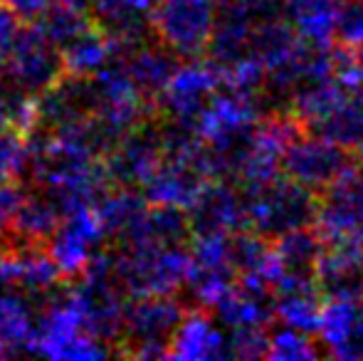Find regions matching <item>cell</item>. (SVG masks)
Returning <instances> with one entry per match:
<instances>
[{
    "instance_id": "obj_21",
    "label": "cell",
    "mask_w": 363,
    "mask_h": 361,
    "mask_svg": "<svg viewBox=\"0 0 363 361\" xmlns=\"http://www.w3.org/2000/svg\"><path fill=\"white\" fill-rule=\"evenodd\" d=\"M89 15L121 50L139 43L151 20L153 0H84Z\"/></svg>"
},
{
    "instance_id": "obj_14",
    "label": "cell",
    "mask_w": 363,
    "mask_h": 361,
    "mask_svg": "<svg viewBox=\"0 0 363 361\" xmlns=\"http://www.w3.org/2000/svg\"><path fill=\"white\" fill-rule=\"evenodd\" d=\"M314 334L321 354L334 359H363V289H331L321 299Z\"/></svg>"
},
{
    "instance_id": "obj_19",
    "label": "cell",
    "mask_w": 363,
    "mask_h": 361,
    "mask_svg": "<svg viewBox=\"0 0 363 361\" xmlns=\"http://www.w3.org/2000/svg\"><path fill=\"white\" fill-rule=\"evenodd\" d=\"M161 159H163L161 134L136 126L134 131L121 136L111 146V154L106 159V169H109L111 179L121 181L124 186L141 188L144 181L153 174V169L161 164Z\"/></svg>"
},
{
    "instance_id": "obj_27",
    "label": "cell",
    "mask_w": 363,
    "mask_h": 361,
    "mask_svg": "<svg viewBox=\"0 0 363 361\" xmlns=\"http://www.w3.org/2000/svg\"><path fill=\"white\" fill-rule=\"evenodd\" d=\"M60 221H62V211L45 191H38L33 196L23 193L18 211H15L13 231L25 243H45L55 233Z\"/></svg>"
},
{
    "instance_id": "obj_29",
    "label": "cell",
    "mask_w": 363,
    "mask_h": 361,
    "mask_svg": "<svg viewBox=\"0 0 363 361\" xmlns=\"http://www.w3.org/2000/svg\"><path fill=\"white\" fill-rule=\"evenodd\" d=\"M321 357L319 344L314 342L309 332H301L294 327H279L267 332V349L264 359L272 361H314Z\"/></svg>"
},
{
    "instance_id": "obj_18",
    "label": "cell",
    "mask_w": 363,
    "mask_h": 361,
    "mask_svg": "<svg viewBox=\"0 0 363 361\" xmlns=\"http://www.w3.org/2000/svg\"><path fill=\"white\" fill-rule=\"evenodd\" d=\"M168 359L176 361H218L228 359V332L220 327L216 317L203 309L183 312L181 322L176 324L166 349Z\"/></svg>"
},
{
    "instance_id": "obj_25",
    "label": "cell",
    "mask_w": 363,
    "mask_h": 361,
    "mask_svg": "<svg viewBox=\"0 0 363 361\" xmlns=\"http://www.w3.org/2000/svg\"><path fill=\"white\" fill-rule=\"evenodd\" d=\"M13 274L15 289L28 297H48L62 277L50 252L43 250L40 243H23L20 248H13Z\"/></svg>"
},
{
    "instance_id": "obj_24",
    "label": "cell",
    "mask_w": 363,
    "mask_h": 361,
    "mask_svg": "<svg viewBox=\"0 0 363 361\" xmlns=\"http://www.w3.org/2000/svg\"><path fill=\"white\" fill-rule=\"evenodd\" d=\"M38 327L33 297L18 289H0V357L30 352Z\"/></svg>"
},
{
    "instance_id": "obj_16",
    "label": "cell",
    "mask_w": 363,
    "mask_h": 361,
    "mask_svg": "<svg viewBox=\"0 0 363 361\" xmlns=\"http://www.w3.org/2000/svg\"><path fill=\"white\" fill-rule=\"evenodd\" d=\"M109 235H106L94 206H82L62 216L55 233L48 238V252L62 277H77L99 255L101 243Z\"/></svg>"
},
{
    "instance_id": "obj_9",
    "label": "cell",
    "mask_w": 363,
    "mask_h": 361,
    "mask_svg": "<svg viewBox=\"0 0 363 361\" xmlns=\"http://www.w3.org/2000/svg\"><path fill=\"white\" fill-rule=\"evenodd\" d=\"M183 317V307L173 294H136L124 304L121 337L129 354L139 359L166 357L168 339Z\"/></svg>"
},
{
    "instance_id": "obj_37",
    "label": "cell",
    "mask_w": 363,
    "mask_h": 361,
    "mask_svg": "<svg viewBox=\"0 0 363 361\" xmlns=\"http://www.w3.org/2000/svg\"><path fill=\"white\" fill-rule=\"evenodd\" d=\"M359 282L363 287V248H361V260H359Z\"/></svg>"
},
{
    "instance_id": "obj_20",
    "label": "cell",
    "mask_w": 363,
    "mask_h": 361,
    "mask_svg": "<svg viewBox=\"0 0 363 361\" xmlns=\"http://www.w3.org/2000/svg\"><path fill=\"white\" fill-rule=\"evenodd\" d=\"M57 50L65 72L72 79H86L104 70L111 60L119 57L121 45L94 23L65 45H60Z\"/></svg>"
},
{
    "instance_id": "obj_8",
    "label": "cell",
    "mask_w": 363,
    "mask_h": 361,
    "mask_svg": "<svg viewBox=\"0 0 363 361\" xmlns=\"http://www.w3.org/2000/svg\"><path fill=\"white\" fill-rule=\"evenodd\" d=\"M220 0H153L148 28L176 57H198L208 50Z\"/></svg>"
},
{
    "instance_id": "obj_13",
    "label": "cell",
    "mask_w": 363,
    "mask_h": 361,
    "mask_svg": "<svg viewBox=\"0 0 363 361\" xmlns=\"http://www.w3.org/2000/svg\"><path fill=\"white\" fill-rule=\"evenodd\" d=\"M220 89H223L220 67L213 60H201L198 55V57H186V62H176L156 101L171 116L173 124L191 126V121Z\"/></svg>"
},
{
    "instance_id": "obj_6",
    "label": "cell",
    "mask_w": 363,
    "mask_h": 361,
    "mask_svg": "<svg viewBox=\"0 0 363 361\" xmlns=\"http://www.w3.org/2000/svg\"><path fill=\"white\" fill-rule=\"evenodd\" d=\"M296 136L294 121L287 116L259 119L242 141L225 159L223 176L238 181V186L252 188L282 176V161L291 139Z\"/></svg>"
},
{
    "instance_id": "obj_26",
    "label": "cell",
    "mask_w": 363,
    "mask_h": 361,
    "mask_svg": "<svg viewBox=\"0 0 363 361\" xmlns=\"http://www.w3.org/2000/svg\"><path fill=\"white\" fill-rule=\"evenodd\" d=\"M124 67L129 70V74L134 77L136 87L144 91L148 99H156L158 91L163 89L168 74L176 67V55L168 52L161 43L158 45H141L134 43L124 60Z\"/></svg>"
},
{
    "instance_id": "obj_5",
    "label": "cell",
    "mask_w": 363,
    "mask_h": 361,
    "mask_svg": "<svg viewBox=\"0 0 363 361\" xmlns=\"http://www.w3.org/2000/svg\"><path fill=\"white\" fill-rule=\"evenodd\" d=\"M111 270L124 292L136 294H176L186 287L188 245L183 243H136L124 245Z\"/></svg>"
},
{
    "instance_id": "obj_12",
    "label": "cell",
    "mask_w": 363,
    "mask_h": 361,
    "mask_svg": "<svg viewBox=\"0 0 363 361\" xmlns=\"http://www.w3.org/2000/svg\"><path fill=\"white\" fill-rule=\"evenodd\" d=\"M311 223L324 245H363V181L351 166L324 191Z\"/></svg>"
},
{
    "instance_id": "obj_30",
    "label": "cell",
    "mask_w": 363,
    "mask_h": 361,
    "mask_svg": "<svg viewBox=\"0 0 363 361\" xmlns=\"http://www.w3.org/2000/svg\"><path fill=\"white\" fill-rule=\"evenodd\" d=\"M33 126H38V96L23 94L8 79H0V129L28 134Z\"/></svg>"
},
{
    "instance_id": "obj_10",
    "label": "cell",
    "mask_w": 363,
    "mask_h": 361,
    "mask_svg": "<svg viewBox=\"0 0 363 361\" xmlns=\"http://www.w3.org/2000/svg\"><path fill=\"white\" fill-rule=\"evenodd\" d=\"M3 72L18 91L40 96L62 79L65 70L57 45L38 25H33L18 30V38L3 62Z\"/></svg>"
},
{
    "instance_id": "obj_34",
    "label": "cell",
    "mask_w": 363,
    "mask_h": 361,
    "mask_svg": "<svg viewBox=\"0 0 363 361\" xmlns=\"http://www.w3.org/2000/svg\"><path fill=\"white\" fill-rule=\"evenodd\" d=\"M3 5L18 20H35V23H38V20L52 8L55 0H3Z\"/></svg>"
},
{
    "instance_id": "obj_23",
    "label": "cell",
    "mask_w": 363,
    "mask_h": 361,
    "mask_svg": "<svg viewBox=\"0 0 363 361\" xmlns=\"http://www.w3.org/2000/svg\"><path fill=\"white\" fill-rule=\"evenodd\" d=\"M339 0H284L287 23L309 48H334L341 13Z\"/></svg>"
},
{
    "instance_id": "obj_33",
    "label": "cell",
    "mask_w": 363,
    "mask_h": 361,
    "mask_svg": "<svg viewBox=\"0 0 363 361\" xmlns=\"http://www.w3.org/2000/svg\"><path fill=\"white\" fill-rule=\"evenodd\" d=\"M20 196H23V191L15 188L13 183H10V186H0V243L13 231V221H15V211H18V206H20Z\"/></svg>"
},
{
    "instance_id": "obj_4",
    "label": "cell",
    "mask_w": 363,
    "mask_h": 361,
    "mask_svg": "<svg viewBox=\"0 0 363 361\" xmlns=\"http://www.w3.org/2000/svg\"><path fill=\"white\" fill-rule=\"evenodd\" d=\"M259 119H262V106L257 94L223 87L191 121L188 129L208 149L213 179H223L225 159Z\"/></svg>"
},
{
    "instance_id": "obj_31",
    "label": "cell",
    "mask_w": 363,
    "mask_h": 361,
    "mask_svg": "<svg viewBox=\"0 0 363 361\" xmlns=\"http://www.w3.org/2000/svg\"><path fill=\"white\" fill-rule=\"evenodd\" d=\"M33 144L18 129H0V186H10L30 169Z\"/></svg>"
},
{
    "instance_id": "obj_3",
    "label": "cell",
    "mask_w": 363,
    "mask_h": 361,
    "mask_svg": "<svg viewBox=\"0 0 363 361\" xmlns=\"http://www.w3.org/2000/svg\"><path fill=\"white\" fill-rule=\"evenodd\" d=\"M84 96L89 106V121L101 146L111 149L121 136L141 126L146 111V96L136 87L134 77L121 60H111L104 70L86 77Z\"/></svg>"
},
{
    "instance_id": "obj_17",
    "label": "cell",
    "mask_w": 363,
    "mask_h": 361,
    "mask_svg": "<svg viewBox=\"0 0 363 361\" xmlns=\"http://www.w3.org/2000/svg\"><path fill=\"white\" fill-rule=\"evenodd\" d=\"M188 231L196 233H218V235H238L247 231V211L245 196L235 186L218 179H211L201 196L186 211Z\"/></svg>"
},
{
    "instance_id": "obj_28",
    "label": "cell",
    "mask_w": 363,
    "mask_h": 361,
    "mask_svg": "<svg viewBox=\"0 0 363 361\" xmlns=\"http://www.w3.org/2000/svg\"><path fill=\"white\" fill-rule=\"evenodd\" d=\"M272 245L284 272H311L324 243L316 233H309V228H296L272 238Z\"/></svg>"
},
{
    "instance_id": "obj_36",
    "label": "cell",
    "mask_w": 363,
    "mask_h": 361,
    "mask_svg": "<svg viewBox=\"0 0 363 361\" xmlns=\"http://www.w3.org/2000/svg\"><path fill=\"white\" fill-rule=\"evenodd\" d=\"M351 171H354V174L363 181V144L356 146V159L351 161Z\"/></svg>"
},
{
    "instance_id": "obj_32",
    "label": "cell",
    "mask_w": 363,
    "mask_h": 361,
    "mask_svg": "<svg viewBox=\"0 0 363 361\" xmlns=\"http://www.w3.org/2000/svg\"><path fill=\"white\" fill-rule=\"evenodd\" d=\"M336 40L341 48L363 52V0H346V5H341Z\"/></svg>"
},
{
    "instance_id": "obj_15",
    "label": "cell",
    "mask_w": 363,
    "mask_h": 361,
    "mask_svg": "<svg viewBox=\"0 0 363 361\" xmlns=\"http://www.w3.org/2000/svg\"><path fill=\"white\" fill-rule=\"evenodd\" d=\"M351 166L349 149L311 131L309 136H294L284 154L282 174L311 193H324Z\"/></svg>"
},
{
    "instance_id": "obj_7",
    "label": "cell",
    "mask_w": 363,
    "mask_h": 361,
    "mask_svg": "<svg viewBox=\"0 0 363 361\" xmlns=\"http://www.w3.org/2000/svg\"><path fill=\"white\" fill-rule=\"evenodd\" d=\"M245 211L247 228L259 235L277 238L282 233L309 228L314 221L316 198L304 186L294 183L287 176L245 188Z\"/></svg>"
},
{
    "instance_id": "obj_22",
    "label": "cell",
    "mask_w": 363,
    "mask_h": 361,
    "mask_svg": "<svg viewBox=\"0 0 363 361\" xmlns=\"http://www.w3.org/2000/svg\"><path fill=\"white\" fill-rule=\"evenodd\" d=\"M218 322L225 332H259L272 327L269 294L235 282L233 289L216 304Z\"/></svg>"
},
{
    "instance_id": "obj_1",
    "label": "cell",
    "mask_w": 363,
    "mask_h": 361,
    "mask_svg": "<svg viewBox=\"0 0 363 361\" xmlns=\"http://www.w3.org/2000/svg\"><path fill=\"white\" fill-rule=\"evenodd\" d=\"M289 101L294 119L311 131L344 149L363 144V87H346L329 74L296 87Z\"/></svg>"
},
{
    "instance_id": "obj_11",
    "label": "cell",
    "mask_w": 363,
    "mask_h": 361,
    "mask_svg": "<svg viewBox=\"0 0 363 361\" xmlns=\"http://www.w3.org/2000/svg\"><path fill=\"white\" fill-rule=\"evenodd\" d=\"M238 282L233 260V235L196 233L188 245L186 287L201 307H216Z\"/></svg>"
},
{
    "instance_id": "obj_35",
    "label": "cell",
    "mask_w": 363,
    "mask_h": 361,
    "mask_svg": "<svg viewBox=\"0 0 363 361\" xmlns=\"http://www.w3.org/2000/svg\"><path fill=\"white\" fill-rule=\"evenodd\" d=\"M18 30H20V20L5 5H0V70H3V62L8 57L10 48H13L15 38H18Z\"/></svg>"
},
{
    "instance_id": "obj_2",
    "label": "cell",
    "mask_w": 363,
    "mask_h": 361,
    "mask_svg": "<svg viewBox=\"0 0 363 361\" xmlns=\"http://www.w3.org/2000/svg\"><path fill=\"white\" fill-rule=\"evenodd\" d=\"M30 352L60 361H91L109 357L111 349L94 332L79 297L69 287L48 299V307L38 314Z\"/></svg>"
},
{
    "instance_id": "obj_38",
    "label": "cell",
    "mask_w": 363,
    "mask_h": 361,
    "mask_svg": "<svg viewBox=\"0 0 363 361\" xmlns=\"http://www.w3.org/2000/svg\"><path fill=\"white\" fill-rule=\"evenodd\" d=\"M339 3H346V0H339Z\"/></svg>"
}]
</instances>
